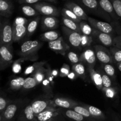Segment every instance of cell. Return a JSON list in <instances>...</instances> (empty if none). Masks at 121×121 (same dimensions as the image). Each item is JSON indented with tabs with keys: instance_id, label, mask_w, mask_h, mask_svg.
Listing matches in <instances>:
<instances>
[{
	"instance_id": "cell-30",
	"label": "cell",
	"mask_w": 121,
	"mask_h": 121,
	"mask_svg": "<svg viewBox=\"0 0 121 121\" xmlns=\"http://www.w3.org/2000/svg\"><path fill=\"white\" fill-rule=\"evenodd\" d=\"M73 72L76 73L77 76L80 77L82 79H85L86 76V72H85V67L83 63H78L74 64L72 67Z\"/></svg>"
},
{
	"instance_id": "cell-12",
	"label": "cell",
	"mask_w": 121,
	"mask_h": 121,
	"mask_svg": "<svg viewBox=\"0 0 121 121\" xmlns=\"http://www.w3.org/2000/svg\"><path fill=\"white\" fill-rule=\"evenodd\" d=\"M80 61L87 65L88 67H94L96 61V56L95 50L87 48L80 55Z\"/></svg>"
},
{
	"instance_id": "cell-14",
	"label": "cell",
	"mask_w": 121,
	"mask_h": 121,
	"mask_svg": "<svg viewBox=\"0 0 121 121\" xmlns=\"http://www.w3.org/2000/svg\"><path fill=\"white\" fill-rule=\"evenodd\" d=\"M93 35L96 37L98 41H100L104 46H106V47L113 46L114 37H112L111 34L103 33V32L99 31L95 29Z\"/></svg>"
},
{
	"instance_id": "cell-43",
	"label": "cell",
	"mask_w": 121,
	"mask_h": 121,
	"mask_svg": "<svg viewBox=\"0 0 121 121\" xmlns=\"http://www.w3.org/2000/svg\"><path fill=\"white\" fill-rule=\"evenodd\" d=\"M102 79V85L104 87H109L112 86V81L110 77L104 72H100Z\"/></svg>"
},
{
	"instance_id": "cell-48",
	"label": "cell",
	"mask_w": 121,
	"mask_h": 121,
	"mask_svg": "<svg viewBox=\"0 0 121 121\" xmlns=\"http://www.w3.org/2000/svg\"><path fill=\"white\" fill-rule=\"evenodd\" d=\"M113 46L117 47L121 49V35H118L117 36L114 37Z\"/></svg>"
},
{
	"instance_id": "cell-28",
	"label": "cell",
	"mask_w": 121,
	"mask_h": 121,
	"mask_svg": "<svg viewBox=\"0 0 121 121\" xmlns=\"http://www.w3.org/2000/svg\"><path fill=\"white\" fill-rule=\"evenodd\" d=\"M80 32L82 34L87 35H92L93 34L95 29L86 21H81L79 23Z\"/></svg>"
},
{
	"instance_id": "cell-34",
	"label": "cell",
	"mask_w": 121,
	"mask_h": 121,
	"mask_svg": "<svg viewBox=\"0 0 121 121\" xmlns=\"http://www.w3.org/2000/svg\"><path fill=\"white\" fill-rule=\"evenodd\" d=\"M37 85H39V83L37 82L35 78L33 75H31V76L25 79L24 84L23 87H22V89H30L34 87Z\"/></svg>"
},
{
	"instance_id": "cell-23",
	"label": "cell",
	"mask_w": 121,
	"mask_h": 121,
	"mask_svg": "<svg viewBox=\"0 0 121 121\" xmlns=\"http://www.w3.org/2000/svg\"><path fill=\"white\" fill-rule=\"evenodd\" d=\"M64 114L66 117L74 121H86L87 119L85 117L73 110V109H68L65 111Z\"/></svg>"
},
{
	"instance_id": "cell-9",
	"label": "cell",
	"mask_w": 121,
	"mask_h": 121,
	"mask_svg": "<svg viewBox=\"0 0 121 121\" xmlns=\"http://www.w3.org/2000/svg\"><path fill=\"white\" fill-rule=\"evenodd\" d=\"M48 47L53 52L63 55H65L66 52L70 48L69 46L65 43L61 37L54 41L48 42Z\"/></svg>"
},
{
	"instance_id": "cell-49",
	"label": "cell",
	"mask_w": 121,
	"mask_h": 121,
	"mask_svg": "<svg viewBox=\"0 0 121 121\" xmlns=\"http://www.w3.org/2000/svg\"><path fill=\"white\" fill-rule=\"evenodd\" d=\"M51 80L48 79V78L46 76V78H45L44 80L43 81V85L44 86V88L46 89H50V82Z\"/></svg>"
},
{
	"instance_id": "cell-27",
	"label": "cell",
	"mask_w": 121,
	"mask_h": 121,
	"mask_svg": "<svg viewBox=\"0 0 121 121\" xmlns=\"http://www.w3.org/2000/svg\"><path fill=\"white\" fill-rule=\"evenodd\" d=\"M24 82L25 79L21 78V77L14 78L10 81L9 86L13 91H18V90H20L22 88L24 84Z\"/></svg>"
},
{
	"instance_id": "cell-16",
	"label": "cell",
	"mask_w": 121,
	"mask_h": 121,
	"mask_svg": "<svg viewBox=\"0 0 121 121\" xmlns=\"http://www.w3.org/2000/svg\"><path fill=\"white\" fill-rule=\"evenodd\" d=\"M41 23L43 30L55 29L59 26V20L54 16H44L41 18Z\"/></svg>"
},
{
	"instance_id": "cell-8",
	"label": "cell",
	"mask_w": 121,
	"mask_h": 121,
	"mask_svg": "<svg viewBox=\"0 0 121 121\" xmlns=\"http://www.w3.org/2000/svg\"><path fill=\"white\" fill-rule=\"evenodd\" d=\"M87 21L94 29L97 30L99 31L109 34H112L115 31L113 26H111L108 22L99 21L92 17H88Z\"/></svg>"
},
{
	"instance_id": "cell-56",
	"label": "cell",
	"mask_w": 121,
	"mask_h": 121,
	"mask_svg": "<svg viewBox=\"0 0 121 121\" xmlns=\"http://www.w3.org/2000/svg\"><path fill=\"white\" fill-rule=\"evenodd\" d=\"M46 121H54V118H52V119H49V120Z\"/></svg>"
},
{
	"instance_id": "cell-10",
	"label": "cell",
	"mask_w": 121,
	"mask_h": 121,
	"mask_svg": "<svg viewBox=\"0 0 121 121\" xmlns=\"http://www.w3.org/2000/svg\"><path fill=\"white\" fill-rule=\"evenodd\" d=\"M17 121H37L36 115L33 111L31 104L23 106Z\"/></svg>"
},
{
	"instance_id": "cell-6",
	"label": "cell",
	"mask_w": 121,
	"mask_h": 121,
	"mask_svg": "<svg viewBox=\"0 0 121 121\" xmlns=\"http://www.w3.org/2000/svg\"><path fill=\"white\" fill-rule=\"evenodd\" d=\"M33 7L43 15L47 16H58L59 15V11L56 7L46 2L34 4Z\"/></svg>"
},
{
	"instance_id": "cell-51",
	"label": "cell",
	"mask_w": 121,
	"mask_h": 121,
	"mask_svg": "<svg viewBox=\"0 0 121 121\" xmlns=\"http://www.w3.org/2000/svg\"><path fill=\"white\" fill-rule=\"evenodd\" d=\"M20 4H34L37 3L40 0H18Z\"/></svg>"
},
{
	"instance_id": "cell-22",
	"label": "cell",
	"mask_w": 121,
	"mask_h": 121,
	"mask_svg": "<svg viewBox=\"0 0 121 121\" xmlns=\"http://www.w3.org/2000/svg\"><path fill=\"white\" fill-rule=\"evenodd\" d=\"M99 4L100 7L105 11L111 14L114 18L117 17V15L115 11L113 5H112L111 0H99Z\"/></svg>"
},
{
	"instance_id": "cell-44",
	"label": "cell",
	"mask_w": 121,
	"mask_h": 121,
	"mask_svg": "<svg viewBox=\"0 0 121 121\" xmlns=\"http://www.w3.org/2000/svg\"><path fill=\"white\" fill-rule=\"evenodd\" d=\"M67 57H68L70 61L73 64L78 63L80 61V57L78 56V54L73 52H70L67 54Z\"/></svg>"
},
{
	"instance_id": "cell-19",
	"label": "cell",
	"mask_w": 121,
	"mask_h": 121,
	"mask_svg": "<svg viewBox=\"0 0 121 121\" xmlns=\"http://www.w3.org/2000/svg\"><path fill=\"white\" fill-rule=\"evenodd\" d=\"M13 6L9 0H0V14L1 17L8 18L12 15Z\"/></svg>"
},
{
	"instance_id": "cell-53",
	"label": "cell",
	"mask_w": 121,
	"mask_h": 121,
	"mask_svg": "<svg viewBox=\"0 0 121 121\" xmlns=\"http://www.w3.org/2000/svg\"><path fill=\"white\" fill-rule=\"evenodd\" d=\"M52 74H53V75L54 76H56L57 75V74H58L57 71L56 70H53L52 72Z\"/></svg>"
},
{
	"instance_id": "cell-2",
	"label": "cell",
	"mask_w": 121,
	"mask_h": 121,
	"mask_svg": "<svg viewBox=\"0 0 121 121\" xmlns=\"http://www.w3.org/2000/svg\"><path fill=\"white\" fill-rule=\"evenodd\" d=\"M24 102L21 100L10 103L2 113H0V121H17Z\"/></svg>"
},
{
	"instance_id": "cell-42",
	"label": "cell",
	"mask_w": 121,
	"mask_h": 121,
	"mask_svg": "<svg viewBox=\"0 0 121 121\" xmlns=\"http://www.w3.org/2000/svg\"><path fill=\"white\" fill-rule=\"evenodd\" d=\"M117 16L121 18V0H111Z\"/></svg>"
},
{
	"instance_id": "cell-7",
	"label": "cell",
	"mask_w": 121,
	"mask_h": 121,
	"mask_svg": "<svg viewBox=\"0 0 121 121\" xmlns=\"http://www.w3.org/2000/svg\"><path fill=\"white\" fill-rule=\"evenodd\" d=\"M95 52L97 59L102 63H112L113 62L111 52L104 46L101 45L95 46Z\"/></svg>"
},
{
	"instance_id": "cell-55",
	"label": "cell",
	"mask_w": 121,
	"mask_h": 121,
	"mask_svg": "<svg viewBox=\"0 0 121 121\" xmlns=\"http://www.w3.org/2000/svg\"><path fill=\"white\" fill-rule=\"evenodd\" d=\"M47 1H49V2H53V3H56L57 2V0H46Z\"/></svg>"
},
{
	"instance_id": "cell-3",
	"label": "cell",
	"mask_w": 121,
	"mask_h": 121,
	"mask_svg": "<svg viewBox=\"0 0 121 121\" xmlns=\"http://www.w3.org/2000/svg\"><path fill=\"white\" fill-rule=\"evenodd\" d=\"M13 42V25L8 20H2L0 27V45L11 46Z\"/></svg>"
},
{
	"instance_id": "cell-32",
	"label": "cell",
	"mask_w": 121,
	"mask_h": 121,
	"mask_svg": "<svg viewBox=\"0 0 121 121\" xmlns=\"http://www.w3.org/2000/svg\"><path fill=\"white\" fill-rule=\"evenodd\" d=\"M110 52L112 54L113 61L116 64L121 62V49L115 46L110 47Z\"/></svg>"
},
{
	"instance_id": "cell-38",
	"label": "cell",
	"mask_w": 121,
	"mask_h": 121,
	"mask_svg": "<svg viewBox=\"0 0 121 121\" xmlns=\"http://www.w3.org/2000/svg\"><path fill=\"white\" fill-rule=\"evenodd\" d=\"M93 41V39L91 35H82V41H81V46L83 48H88L89 46H91V43Z\"/></svg>"
},
{
	"instance_id": "cell-37",
	"label": "cell",
	"mask_w": 121,
	"mask_h": 121,
	"mask_svg": "<svg viewBox=\"0 0 121 121\" xmlns=\"http://www.w3.org/2000/svg\"><path fill=\"white\" fill-rule=\"evenodd\" d=\"M22 13L24 14L28 17H33L37 15L39 12L34 8L29 5H24L21 8Z\"/></svg>"
},
{
	"instance_id": "cell-13",
	"label": "cell",
	"mask_w": 121,
	"mask_h": 121,
	"mask_svg": "<svg viewBox=\"0 0 121 121\" xmlns=\"http://www.w3.org/2000/svg\"><path fill=\"white\" fill-rule=\"evenodd\" d=\"M56 106H51L36 115L37 121H46L54 118L58 115L59 112Z\"/></svg>"
},
{
	"instance_id": "cell-50",
	"label": "cell",
	"mask_w": 121,
	"mask_h": 121,
	"mask_svg": "<svg viewBox=\"0 0 121 121\" xmlns=\"http://www.w3.org/2000/svg\"><path fill=\"white\" fill-rule=\"evenodd\" d=\"M113 28L115 29V31L118 34L121 35V24L118 22H115L113 26Z\"/></svg>"
},
{
	"instance_id": "cell-36",
	"label": "cell",
	"mask_w": 121,
	"mask_h": 121,
	"mask_svg": "<svg viewBox=\"0 0 121 121\" xmlns=\"http://www.w3.org/2000/svg\"><path fill=\"white\" fill-rule=\"evenodd\" d=\"M102 67L105 73L107 74L110 78L113 79H115V70L111 63H103Z\"/></svg>"
},
{
	"instance_id": "cell-31",
	"label": "cell",
	"mask_w": 121,
	"mask_h": 121,
	"mask_svg": "<svg viewBox=\"0 0 121 121\" xmlns=\"http://www.w3.org/2000/svg\"><path fill=\"white\" fill-rule=\"evenodd\" d=\"M61 14H62L63 17H64L70 19V20H73V21L78 22V23H80L82 21V20L80 18L78 17L74 13H73L72 11L70 10L68 8H63L62 10H61Z\"/></svg>"
},
{
	"instance_id": "cell-54",
	"label": "cell",
	"mask_w": 121,
	"mask_h": 121,
	"mask_svg": "<svg viewBox=\"0 0 121 121\" xmlns=\"http://www.w3.org/2000/svg\"><path fill=\"white\" fill-rule=\"evenodd\" d=\"M117 66H118V68L119 69V70L121 72V62L117 64Z\"/></svg>"
},
{
	"instance_id": "cell-39",
	"label": "cell",
	"mask_w": 121,
	"mask_h": 121,
	"mask_svg": "<svg viewBox=\"0 0 121 121\" xmlns=\"http://www.w3.org/2000/svg\"><path fill=\"white\" fill-rule=\"evenodd\" d=\"M27 59L26 57H21L20 59H18L16 61H14L13 63V71L14 73H18L19 72H20L21 70V63L22 62H23L25 60H27Z\"/></svg>"
},
{
	"instance_id": "cell-26",
	"label": "cell",
	"mask_w": 121,
	"mask_h": 121,
	"mask_svg": "<svg viewBox=\"0 0 121 121\" xmlns=\"http://www.w3.org/2000/svg\"><path fill=\"white\" fill-rule=\"evenodd\" d=\"M73 109L76 111L77 112L79 113L80 114H81L84 117H85L87 120L90 121H96L95 120L94 118L92 117V115H91L88 109L86 108H85L84 106H83V105L82 106L79 105H76L74 107H73Z\"/></svg>"
},
{
	"instance_id": "cell-57",
	"label": "cell",
	"mask_w": 121,
	"mask_h": 121,
	"mask_svg": "<svg viewBox=\"0 0 121 121\" xmlns=\"http://www.w3.org/2000/svg\"><path fill=\"white\" fill-rule=\"evenodd\" d=\"M115 121H119V120H116Z\"/></svg>"
},
{
	"instance_id": "cell-15",
	"label": "cell",
	"mask_w": 121,
	"mask_h": 121,
	"mask_svg": "<svg viewBox=\"0 0 121 121\" xmlns=\"http://www.w3.org/2000/svg\"><path fill=\"white\" fill-rule=\"evenodd\" d=\"M53 102L55 106L61 108L63 109H73V107H74L76 105H79L78 103L74 101L72 99L62 98V97H57V98H56Z\"/></svg>"
},
{
	"instance_id": "cell-40",
	"label": "cell",
	"mask_w": 121,
	"mask_h": 121,
	"mask_svg": "<svg viewBox=\"0 0 121 121\" xmlns=\"http://www.w3.org/2000/svg\"><path fill=\"white\" fill-rule=\"evenodd\" d=\"M103 92L105 93V95L109 98H114L115 95L117 93V91L116 88L114 87H103L102 89Z\"/></svg>"
},
{
	"instance_id": "cell-52",
	"label": "cell",
	"mask_w": 121,
	"mask_h": 121,
	"mask_svg": "<svg viewBox=\"0 0 121 121\" xmlns=\"http://www.w3.org/2000/svg\"><path fill=\"white\" fill-rule=\"evenodd\" d=\"M76 73L73 72H71V73H70L67 76H68L70 79H74V78H76Z\"/></svg>"
},
{
	"instance_id": "cell-35",
	"label": "cell",
	"mask_w": 121,
	"mask_h": 121,
	"mask_svg": "<svg viewBox=\"0 0 121 121\" xmlns=\"http://www.w3.org/2000/svg\"><path fill=\"white\" fill-rule=\"evenodd\" d=\"M45 64V62H37L33 64V65H31V66H28V67L26 68V69L25 70L24 72V74L25 75H27V74H33L38 69H39L40 67H42L44 66V65Z\"/></svg>"
},
{
	"instance_id": "cell-20",
	"label": "cell",
	"mask_w": 121,
	"mask_h": 121,
	"mask_svg": "<svg viewBox=\"0 0 121 121\" xmlns=\"http://www.w3.org/2000/svg\"><path fill=\"white\" fill-rule=\"evenodd\" d=\"M88 70L93 84L95 85L98 89L102 90L104 86L102 85L101 73L96 71L94 69V67H88Z\"/></svg>"
},
{
	"instance_id": "cell-4",
	"label": "cell",
	"mask_w": 121,
	"mask_h": 121,
	"mask_svg": "<svg viewBox=\"0 0 121 121\" xmlns=\"http://www.w3.org/2000/svg\"><path fill=\"white\" fill-rule=\"evenodd\" d=\"M11 46H1L0 48V69H5L11 65L13 60V54Z\"/></svg>"
},
{
	"instance_id": "cell-11",
	"label": "cell",
	"mask_w": 121,
	"mask_h": 121,
	"mask_svg": "<svg viewBox=\"0 0 121 121\" xmlns=\"http://www.w3.org/2000/svg\"><path fill=\"white\" fill-rule=\"evenodd\" d=\"M31 104L33 111L36 115L49 107L54 106L53 102L47 99H37L33 101Z\"/></svg>"
},
{
	"instance_id": "cell-47",
	"label": "cell",
	"mask_w": 121,
	"mask_h": 121,
	"mask_svg": "<svg viewBox=\"0 0 121 121\" xmlns=\"http://www.w3.org/2000/svg\"><path fill=\"white\" fill-rule=\"evenodd\" d=\"M70 73V67L68 65H65L63 66V67L60 69V76L65 77L67 76Z\"/></svg>"
},
{
	"instance_id": "cell-1",
	"label": "cell",
	"mask_w": 121,
	"mask_h": 121,
	"mask_svg": "<svg viewBox=\"0 0 121 121\" xmlns=\"http://www.w3.org/2000/svg\"><path fill=\"white\" fill-rule=\"evenodd\" d=\"M43 43L38 40H30L22 43L20 48L21 57L27 58V60H35L37 59L38 50L42 47Z\"/></svg>"
},
{
	"instance_id": "cell-18",
	"label": "cell",
	"mask_w": 121,
	"mask_h": 121,
	"mask_svg": "<svg viewBox=\"0 0 121 121\" xmlns=\"http://www.w3.org/2000/svg\"><path fill=\"white\" fill-rule=\"evenodd\" d=\"M27 25H13V41L18 42L27 35Z\"/></svg>"
},
{
	"instance_id": "cell-45",
	"label": "cell",
	"mask_w": 121,
	"mask_h": 121,
	"mask_svg": "<svg viewBox=\"0 0 121 121\" xmlns=\"http://www.w3.org/2000/svg\"><path fill=\"white\" fill-rule=\"evenodd\" d=\"M10 103L3 97H0V113H2Z\"/></svg>"
},
{
	"instance_id": "cell-25",
	"label": "cell",
	"mask_w": 121,
	"mask_h": 121,
	"mask_svg": "<svg viewBox=\"0 0 121 121\" xmlns=\"http://www.w3.org/2000/svg\"><path fill=\"white\" fill-rule=\"evenodd\" d=\"M40 17H37L31 20L28 23L27 26V37H30L31 35H33L34 32L36 30L37 26L39 25V21H40Z\"/></svg>"
},
{
	"instance_id": "cell-41",
	"label": "cell",
	"mask_w": 121,
	"mask_h": 121,
	"mask_svg": "<svg viewBox=\"0 0 121 121\" xmlns=\"http://www.w3.org/2000/svg\"><path fill=\"white\" fill-rule=\"evenodd\" d=\"M81 1L84 5L90 9H95L98 7L97 0H81Z\"/></svg>"
},
{
	"instance_id": "cell-46",
	"label": "cell",
	"mask_w": 121,
	"mask_h": 121,
	"mask_svg": "<svg viewBox=\"0 0 121 121\" xmlns=\"http://www.w3.org/2000/svg\"><path fill=\"white\" fill-rule=\"evenodd\" d=\"M28 20L24 17H18L13 22V25H27L28 24Z\"/></svg>"
},
{
	"instance_id": "cell-17",
	"label": "cell",
	"mask_w": 121,
	"mask_h": 121,
	"mask_svg": "<svg viewBox=\"0 0 121 121\" xmlns=\"http://www.w3.org/2000/svg\"><path fill=\"white\" fill-rule=\"evenodd\" d=\"M65 8H68L74 13L81 20H87L88 16L80 6L73 2H69L65 5Z\"/></svg>"
},
{
	"instance_id": "cell-33",
	"label": "cell",
	"mask_w": 121,
	"mask_h": 121,
	"mask_svg": "<svg viewBox=\"0 0 121 121\" xmlns=\"http://www.w3.org/2000/svg\"><path fill=\"white\" fill-rule=\"evenodd\" d=\"M46 73H47L46 70L44 68L43 66H42V67L38 69L32 75L35 78L39 84H40L44 80L46 76Z\"/></svg>"
},
{
	"instance_id": "cell-29",
	"label": "cell",
	"mask_w": 121,
	"mask_h": 121,
	"mask_svg": "<svg viewBox=\"0 0 121 121\" xmlns=\"http://www.w3.org/2000/svg\"><path fill=\"white\" fill-rule=\"evenodd\" d=\"M62 21L65 27H66L67 28H69V29L70 30H74L76 31H78L81 33L80 30L79 23L75 22V21H73V20L66 18L64 17L62 18Z\"/></svg>"
},
{
	"instance_id": "cell-24",
	"label": "cell",
	"mask_w": 121,
	"mask_h": 121,
	"mask_svg": "<svg viewBox=\"0 0 121 121\" xmlns=\"http://www.w3.org/2000/svg\"><path fill=\"white\" fill-rule=\"evenodd\" d=\"M60 37V34L57 31L50 30L46 31L40 35V39L45 41H54Z\"/></svg>"
},
{
	"instance_id": "cell-5",
	"label": "cell",
	"mask_w": 121,
	"mask_h": 121,
	"mask_svg": "<svg viewBox=\"0 0 121 121\" xmlns=\"http://www.w3.org/2000/svg\"><path fill=\"white\" fill-rule=\"evenodd\" d=\"M64 34L68 40L69 43L73 47L76 48H80L82 41V34L81 33L69 29L66 27H63L62 28Z\"/></svg>"
},
{
	"instance_id": "cell-21",
	"label": "cell",
	"mask_w": 121,
	"mask_h": 121,
	"mask_svg": "<svg viewBox=\"0 0 121 121\" xmlns=\"http://www.w3.org/2000/svg\"><path fill=\"white\" fill-rule=\"evenodd\" d=\"M83 106L88 109L90 113L96 121H104L106 119L105 114L102 111L95 106L88 105H83Z\"/></svg>"
}]
</instances>
